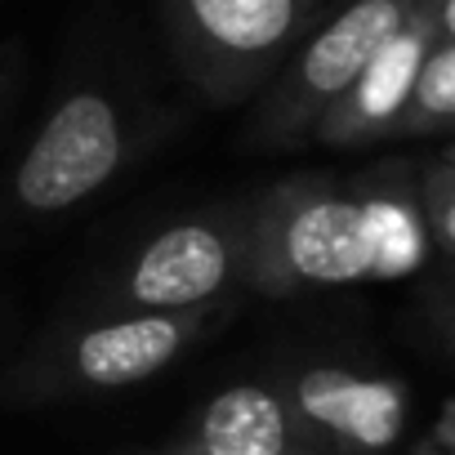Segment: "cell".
Instances as JSON below:
<instances>
[{
	"instance_id": "cell-13",
	"label": "cell",
	"mask_w": 455,
	"mask_h": 455,
	"mask_svg": "<svg viewBox=\"0 0 455 455\" xmlns=\"http://www.w3.org/2000/svg\"><path fill=\"white\" fill-rule=\"evenodd\" d=\"M437 41H455V0H437Z\"/></svg>"
},
{
	"instance_id": "cell-3",
	"label": "cell",
	"mask_w": 455,
	"mask_h": 455,
	"mask_svg": "<svg viewBox=\"0 0 455 455\" xmlns=\"http://www.w3.org/2000/svg\"><path fill=\"white\" fill-rule=\"evenodd\" d=\"M165 45L183 81L233 108L259 99L299 41L331 14L335 0H156Z\"/></svg>"
},
{
	"instance_id": "cell-15",
	"label": "cell",
	"mask_w": 455,
	"mask_h": 455,
	"mask_svg": "<svg viewBox=\"0 0 455 455\" xmlns=\"http://www.w3.org/2000/svg\"><path fill=\"white\" fill-rule=\"evenodd\" d=\"M143 455H183V451H174V446H165V451H143Z\"/></svg>"
},
{
	"instance_id": "cell-9",
	"label": "cell",
	"mask_w": 455,
	"mask_h": 455,
	"mask_svg": "<svg viewBox=\"0 0 455 455\" xmlns=\"http://www.w3.org/2000/svg\"><path fill=\"white\" fill-rule=\"evenodd\" d=\"M183 455H326V446L304 428L295 406L273 379L228 384L196 406L183 437Z\"/></svg>"
},
{
	"instance_id": "cell-4",
	"label": "cell",
	"mask_w": 455,
	"mask_h": 455,
	"mask_svg": "<svg viewBox=\"0 0 455 455\" xmlns=\"http://www.w3.org/2000/svg\"><path fill=\"white\" fill-rule=\"evenodd\" d=\"M411 5L415 0H344L339 10H331L282 63V72L259 90L251 143L255 148L308 143L317 121L366 72V63L397 32Z\"/></svg>"
},
{
	"instance_id": "cell-6",
	"label": "cell",
	"mask_w": 455,
	"mask_h": 455,
	"mask_svg": "<svg viewBox=\"0 0 455 455\" xmlns=\"http://www.w3.org/2000/svg\"><path fill=\"white\" fill-rule=\"evenodd\" d=\"M134 152L130 112L99 85L68 90L14 165L10 192L23 214H63L103 192Z\"/></svg>"
},
{
	"instance_id": "cell-7",
	"label": "cell",
	"mask_w": 455,
	"mask_h": 455,
	"mask_svg": "<svg viewBox=\"0 0 455 455\" xmlns=\"http://www.w3.org/2000/svg\"><path fill=\"white\" fill-rule=\"evenodd\" d=\"M273 384L286 393V402L326 446V455H393L406 433L411 388L397 375H371L335 362H299L282 366Z\"/></svg>"
},
{
	"instance_id": "cell-12",
	"label": "cell",
	"mask_w": 455,
	"mask_h": 455,
	"mask_svg": "<svg viewBox=\"0 0 455 455\" xmlns=\"http://www.w3.org/2000/svg\"><path fill=\"white\" fill-rule=\"evenodd\" d=\"M428 322H433V331H437V339L455 353V277H446V282H437L433 291H428Z\"/></svg>"
},
{
	"instance_id": "cell-8",
	"label": "cell",
	"mask_w": 455,
	"mask_h": 455,
	"mask_svg": "<svg viewBox=\"0 0 455 455\" xmlns=\"http://www.w3.org/2000/svg\"><path fill=\"white\" fill-rule=\"evenodd\" d=\"M433 45H437V0H415L406 10V19L397 23V32L375 50L366 72L317 121L313 143H322V148H366V143H379V139H397L415 76H419Z\"/></svg>"
},
{
	"instance_id": "cell-10",
	"label": "cell",
	"mask_w": 455,
	"mask_h": 455,
	"mask_svg": "<svg viewBox=\"0 0 455 455\" xmlns=\"http://www.w3.org/2000/svg\"><path fill=\"white\" fill-rule=\"evenodd\" d=\"M455 134V41H437L415 76L411 103L402 112L397 139Z\"/></svg>"
},
{
	"instance_id": "cell-14",
	"label": "cell",
	"mask_w": 455,
	"mask_h": 455,
	"mask_svg": "<svg viewBox=\"0 0 455 455\" xmlns=\"http://www.w3.org/2000/svg\"><path fill=\"white\" fill-rule=\"evenodd\" d=\"M5 81H10V68H5V59H0V90H5Z\"/></svg>"
},
{
	"instance_id": "cell-5",
	"label": "cell",
	"mask_w": 455,
	"mask_h": 455,
	"mask_svg": "<svg viewBox=\"0 0 455 455\" xmlns=\"http://www.w3.org/2000/svg\"><path fill=\"white\" fill-rule=\"evenodd\" d=\"M251 277V196L165 223L116 273L103 308L179 313L237 299Z\"/></svg>"
},
{
	"instance_id": "cell-2",
	"label": "cell",
	"mask_w": 455,
	"mask_h": 455,
	"mask_svg": "<svg viewBox=\"0 0 455 455\" xmlns=\"http://www.w3.org/2000/svg\"><path fill=\"white\" fill-rule=\"evenodd\" d=\"M237 313V299L148 313V308H103V317L85 326H68L45 339L14 375L10 393L23 402H63V397H99L156 379L188 348H196L210 331H219Z\"/></svg>"
},
{
	"instance_id": "cell-1",
	"label": "cell",
	"mask_w": 455,
	"mask_h": 455,
	"mask_svg": "<svg viewBox=\"0 0 455 455\" xmlns=\"http://www.w3.org/2000/svg\"><path fill=\"white\" fill-rule=\"evenodd\" d=\"M433 255L419 170L406 161L353 179L295 174L251 196V277L264 299L415 277Z\"/></svg>"
},
{
	"instance_id": "cell-11",
	"label": "cell",
	"mask_w": 455,
	"mask_h": 455,
	"mask_svg": "<svg viewBox=\"0 0 455 455\" xmlns=\"http://www.w3.org/2000/svg\"><path fill=\"white\" fill-rule=\"evenodd\" d=\"M419 210L428 223L433 251L455 259V161H446L442 152L419 170Z\"/></svg>"
},
{
	"instance_id": "cell-17",
	"label": "cell",
	"mask_w": 455,
	"mask_h": 455,
	"mask_svg": "<svg viewBox=\"0 0 455 455\" xmlns=\"http://www.w3.org/2000/svg\"><path fill=\"white\" fill-rule=\"evenodd\" d=\"M451 455H455V442H451Z\"/></svg>"
},
{
	"instance_id": "cell-16",
	"label": "cell",
	"mask_w": 455,
	"mask_h": 455,
	"mask_svg": "<svg viewBox=\"0 0 455 455\" xmlns=\"http://www.w3.org/2000/svg\"><path fill=\"white\" fill-rule=\"evenodd\" d=\"M442 156H446V161H455V143H446V148H442Z\"/></svg>"
}]
</instances>
